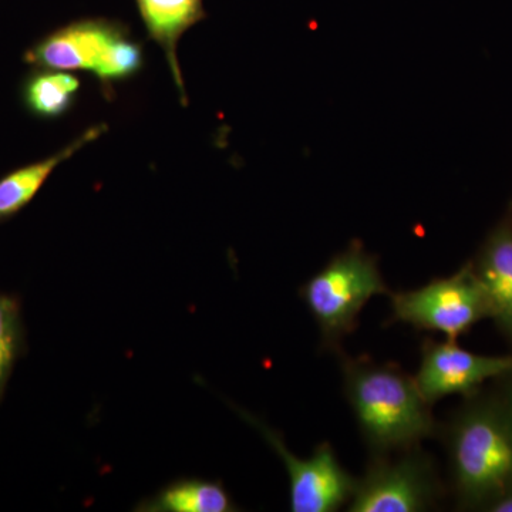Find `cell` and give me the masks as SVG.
<instances>
[{
	"mask_svg": "<svg viewBox=\"0 0 512 512\" xmlns=\"http://www.w3.org/2000/svg\"><path fill=\"white\" fill-rule=\"evenodd\" d=\"M457 510L488 512L512 491V407L484 387L440 424Z\"/></svg>",
	"mask_w": 512,
	"mask_h": 512,
	"instance_id": "cell-1",
	"label": "cell"
},
{
	"mask_svg": "<svg viewBox=\"0 0 512 512\" xmlns=\"http://www.w3.org/2000/svg\"><path fill=\"white\" fill-rule=\"evenodd\" d=\"M488 512H512V491L498 498Z\"/></svg>",
	"mask_w": 512,
	"mask_h": 512,
	"instance_id": "cell-16",
	"label": "cell"
},
{
	"mask_svg": "<svg viewBox=\"0 0 512 512\" xmlns=\"http://www.w3.org/2000/svg\"><path fill=\"white\" fill-rule=\"evenodd\" d=\"M136 3L148 36L163 49L181 101L187 106L178 42L188 29L207 18L204 0H136Z\"/></svg>",
	"mask_w": 512,
	"mask_h": 512,
	"instance_id": "cell-10",
	"label": "cell"
},
{
	"mask_svg": "<svg viewBox=\"0 0 512 512\" xmlns=\"http://www.w3.org/2000/svg\"><path fill=\"white\" fill-rule=\"evenodd\" d=\"M343 392L370 456H387L439 434L431 404L414 376L394 363L340 353Z\"/></svg>",
	"mask_w": 512,
	"mask_h": 512,
	"instance_id": "cell-2",
	"label": "cell"
},
{
	"mask_svg": "<svg viewBox=\"0 0 512 512\" xmlns=\"http://www.w3.org/2000/svg\"><path fill=\"white\" fill-rule=\"evenodd\" d=\"M389 298L392 322L443 333L456 342L478 322L490 319V303L470 262L456 274L410 291L390 292Z\"/></svg>",
	"mask_w": 512,
	"mask_h": 512,
	"instance_id": "cell-6",
	"label": "cell"
},
{
	"mask_svg": "<svg viewBox=\"0 0 512 512\" xmlns=\"http://www.w3.org/2000/svg\"><path fill=\"white\" fill-rule=\"evenodd\" d=\"M239 507L220 481L178 478L157 494L144 498L134 511L140 512H234Z\"/></svg>",
	"mask_w": 512,
	"mask_h": 512,
	"instance_id": "cell-12",
	"label": "cell"
},
{
	"mask_svg": "<svg viewBox=\"0 0 512 512\" xmlns=\"http://www.w3.org/2000/svg\"><path fill=\"white\" fill-rule=\"evenodd\" d=\"M80 89V80L63 70L39 69L25 86L29 110L42 119H57L72 109Z\"/></svg>",
	"mask_w": 512,
	"mask_h": 512,
	"instance_id": "cell-13",
	"label": "cell"
},
{
	"mask_svg": "<svg viewBox=\"0 0 512 512\" xmlns=\"http://www.w3.org/2000/svg\"><path fill=\"white\" fill-rule=\"evenodd\" d=\"M235 410L264 436L285 464L289 476V510L335 512L348 507L355 493L357 478L340 464L332 444L320 443L308 458L295 456L278 431L256 419L254 414Z\"/></svg>",
	"mask_w": 512,
	"mask_h": 512,
	"instance_id": "cell-7",
	"label": "cell"
},
{
	"mask_svg": "<svg viewBox=\"0 0 512 512\" xmlns=\"http://www.w3.org/2000/svg\"><path fill=\"white\" fill-rule=\"evenodd\" d=\"M37 69L93 73L101 92L113 100L114 86L131 79L143 67V46L130 30L107 19H83L55 30L25 55Z\"/></svg>",
	"mask_w": 512,
	"mask_h": 512,
	"instance_id": "cell-3",
	"label": "cell"
},
{
	"mask_svg": "<svg viewBox=\"0 0 512 512\" xmlns=\"http://www.w3.org/2000/svg\"><path fill=\"white\" fill-rule=\"evenodd\" d=\"M470 265L490 303V319L512 349V214L491 229Z\"/></svg>",
	"mask_w": 512,
	"mask_h": 512,
	"instance_id": "cell-9",
	"label": "cell"
},
{
	"mask_svg": "<svg viewBox=\"0 0 512 512\" xmlns=\"http://www.w3.org/2000/svg\"><path fill=\"white\" fill-rule=\"evenodd\" d=\"M512 367V353L505 356L477 355L461 348L456 340L426 339L421 345L419 370L414 375L424 399L434 406L448 396H471L484 384Z\"/></svg>",
	"mask_w": 512,
	"mask_h": 512,
	"instance_id": "cell-8",
	"label": "cell"
},
{
	"mask_svg": "<svg viewBox=\"0 0 512 512\" xmlns=\"http://www.w3.org/2000/svg\"><path fill=\"white\" fill-rule=\"evenodd\" d=\"M494 389L512 407V367L494 380Z\"/></svg>",
	"mask_w": 512,
	"mask_h": 512,
	"instance_id": "cell-15",
	"label": "cell"
},
{
	"mask_svg": "<svg viewBox=\"0 0 512 512\" xmlns=\"http://www.w3.org/2000/svg\"><path fill=\"white\" fill-rule=\"evenodd\" d=\"M106 131V124H97V126L87 128L79 137L74 138L72 143L67 144L53 156L37 161V163L25 165V167L5 175L0 180V224L22 211L36 197L37 192L45 185L47 178L60 164L69 160L77 151L89 146L93 141L99 140Z\"/></svg>",
	"mask_w": 512,
	"mask_h": 512,
	"instance_id": "cell-11",
	"label": "cell"
},
{
	"mask_svg": "<svg viewBox=\"0 0 512 512\" xmlns=\"http://www.w3.org/2000/svg\"><path fill=\"white\" fill-rule=\"evenodd\" d=\"M375 255L353 242L333 256L299 289L320 333V346L340 355L343 340L352 335L370 299L390 295Z\"/></svg>",
	"mask_w": 512,
	"mask_h": 512,
	"instance_id": "cell-4",
	"label": "cell"
},
{
	"mask_svg": "<svg viewBox=\"0 0 512 512\" xmlns=\"http://www.w3.org/2000/svg\"><path fill=\"white\" fill-rule=\"evenodd\" d=\"M446 497L433 456L421 446L387 456H370L357 478L350 512H424Z\"/></svg>",
	"mask_w": 512,
	"mask_h": 512,
	"instance_id": "cell-5",
	"label": "cell"
},
{
	"mask_svg": "<svg viewBox=\"0 0 512 512\" xmlns=\"http://www.w3.org/2000/svg\"><path fill=\"white\" fill-rule=\"evenodd\" d=\"M23 326L18 298L0 293V400L22 353Z\"/></svg>",
	"mask_w": 512,
	"mask_h": 512,
	"instance_id": "cell-14",
	"label": "cell"
}]
</instances>
